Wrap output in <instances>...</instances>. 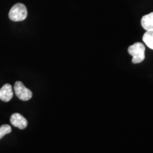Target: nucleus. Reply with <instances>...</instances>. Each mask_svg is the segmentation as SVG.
Listing matches in <instances>:
<instances>
[{
    "label": "nucleus",
    "instance_id": "39448f33",
    "mask_svg": "<svg viewBox=\"0 0 153 153\" xmlns=\"http://www.w3.org/2000/svg\"><path fill=\"white\" fill-rule=\"evenodd\" d=\"M14 92L11 85L5 84L0 89V99L4 102H8L13 98Z\"/></svg>",
    "mask_w": 153,
    "mask_h": 153
},
{
    "label": "nucleus",
    "instance_id": "423d86ee",
    "mask_svg": "<svg viewBox=\"0 0 153 153\" xmlns=\"http://www.w3.org/2000/svg\"><path fill=\"white\" fill-rule=\"evenodd\" d=\"M141 26L146 30L153 29V12L145 15L142 17Z\"/></svg>",
    "mask_w": 153,
    "mask_h": 153
},
{
    "label": "nucleus",
    "instance_id": "0eeeda50",
    "mask_svg": "<svg viewBox=\"0 0 153 153\" xmlns=\"http://www.w3.org/2000/svg\"><path fill=\"white\" fill-rule=\"evenodd\" d=\"M143 41L147 46L153 50V29L146 30L143 36Z\"/></svg>",
    "mask_w": 153,
    "mask_h": 153
},
{
    "label": "nucleus",
    "instance_id": "6e6552de",
    "mask_svg": "<svg viewBox=\"0 0 153 153\" xmlns=\"http://www.w3.org/2000/svg\"><path fill=\"white\" fill-rule=\"evenodd\" d=\"M11 132V127L7 124H4L0 127V140L4 135L9 134Z\"/></svg>",
    "mask_w": 153,
    "mask_h": 153
},
{
    "label": "nucleus",
    "instance_id": "f257e3e1",
    "mask_svg": "<svg viewBox=\"0 0 153 153\" xmlns=\"http://www.w3.org/2000/svg\"><path fill=\"white\" fill-rule=\"evenodd\" d=\"M145 47L142 43H135L129 46L128 52L133 57L132 62L133 64H138L145 60Z\"/></svg>",
    "mask_w": 153,
    "mask_h": 153
},
{
    "label": "nucleus",
    "instance_id": "20e7f679",
    "mask_svg": "<svg viewBox=\"0 0 153 153\" xmlns=\"http://www.w3.org/2000/svg\"><path fill=\"white\" fill-rule=\"evenodd\" d=\"M11 125L19 129H25L28 126L27 120L20 114H13L10 118Z\"/></svg>",
    "mask_w": 153,
    "mask_h": 153
},
{
    "label": "nucleus",
    "instance_id": "f03ea898",
    "mask_svg": "<svg viewBox=\"0 0 153 153\" xmlns=\"http://www.w3.org/2000/svg\"><path fill=\"white\" fill-rule=\"evenodd\" d=\"M27 9L23 4L18 3L13 6L9 13V17L13 22H22L26 19Z\"/></svg>",
    "mask_w": 153,
    "mask_h": 153
},
{
    "label": "nucleus",
    "instance_id": "7ed1b4c3",
    "mask_svg": "<svg viewBox=\"0 0 153 153\" xmlns=\"http://www.w3.org/2000/svg\"><path fill=\"white\" fill-rule=\"evenodd\" d=\"M14 89L16 97L22 101L30 100L33 96L32 91L25 87L24 84L20 81H17L15 83Z\"/></svg>",
    "mask_w": 153,
    "mask_h": 153
}]
</instances>
